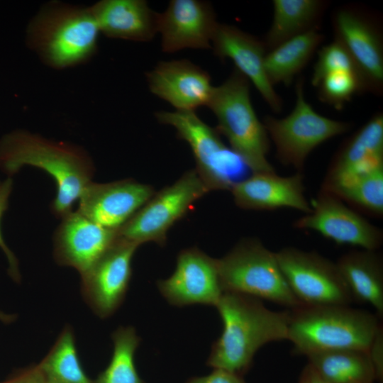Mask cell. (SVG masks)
I'll use <instances>...</instances> for the list:
<instances>
[{"label":"cell","instance_id":"1","mask_svg":"<svg viewBox=\"0 0 383 383\" xmlns=\"http://www.w3.org/2000/svg\"><path fill=\"white\" fill-rule=\"evenodd\" d=\"M28 165L44 170L55 180L57 192L51 209L60 218L73 211L95 170L91 156L81 146L24 129L4 134L0 138V169L11 176Z\"/></svg>","mask_w":383,"mask_h":383},{"label":"cell","instance_id":"35","mask_svg":"<svg viewBox=\"0 0 383 383\" xmlns=\"http://www.w3.org/2000/svg\"><path fill=\"white\" fill-rule=\"evenodd\" d=\"M0 383H48V382L41 372L38 365H34L18 370Z\"/></svg>","mask_w":383,"mask_h":383},{"label":"cell","instance_id":"6","mask_svg":"<svg viewBox=\"0 0 383 383\" xmlns=\"http://www.w3.org/2000/svg\"><path fill=\"white\" fill-rule=\"evenodd\" d=\"M217 260L223 292L243 294L288 309L302 305L289 287L276 252L260 240L243 238Z\"/></svg>","mask_w":383,"mask_h":383},{"label":"cell","instance_id":"27","mask_svg":"<svg viewBox=\"0 0 383 383\" xmlns=\"http://www.w3.org/2000/svg\"><path fill=\"white\" fill-rule=\"evenodd\" d=\"M38 366L48 383H94L81 365L73 330L68 325Z\"/></svg>","mask_w":383,"mask_h":383},{"label":"cell","instance_id":"18","mask_svg":"<svg viewBox=\"0 0 383 383\" xmlns=\"http://www.w3.org/2000/svg\"><path fill=\"white\" fill-rule=\"evenodd\" d=\"M218 23L211 4L199 0H172L157 16V32L164 52L211 48Z\"/></svg>","mask_w":383,"mask_h":383},{"label":"cell","instance_id":"8","mask_svg":"<svg viewBox=\"0 0 383 383\" xmlns=\"http://www.w3.org/2000/svg\"><path fill=\"white\" fill-rule=\"evenodd\" d=\"M155 117L174 128L178 138L188 143L196 160L195 170L209 191H230L234 177L245 165L224 144L216 128L205 123L195 111H161Z\"/></svg>","mask_w":383,"mask_h":383},{"label":"cell","instance_id":"3","mask_svg":"<svg viewBox=\"0 0 383 383\" xmlns=\"http://www.w3.org/2000/svg\"><path fill=\"white\" fill-rule=\"evenodd\" d=\"M100 33L89 7L52 1L29 21L26 44L45 65L64 70L89 62Z\"/></svg>","mask_w":383,"mask_h":383},{"label":"cell","instance_id":"34","mask_svg":"<svg viewBox=\"0 0 383 383\" xmlns=\"http://www.w3.org/2000/svg\"><path fill=\"white\" fill-rule=\"evenodd\" d=\"M186 383H246L243 376L221 369H213L208 375L195 377Z\"/></svg>","mask_w":383,"mask_h":383},{"label":"cell","instance_id":"16","mask_svg":"<svg viewBox=\"0 0 383 383\" xmlns=\"http://www.w3.org/2000/svg\"><path fill=\"white\" fill-rule=\"evenodd\" d=\"M118 231L106 228L77 210L61 218L53 235L57 264L73 267L80 274L94 265L113 245Z\"/></svg>","mask_w":383,"mask_h":383},{"label":"cell","instance_id":"7","mask_svg":"<svg viewBox=\"0 0 383 383\" xmlns=\"http://www.w3.org/2000/svg\"><path fill=\"white\" fill-rule=\"evenodd\" d=\"M296 102L282 118L267 116L262 122L273 142L277 159L302 172L309 154L324 142L348 132L352 123L333 120L317 113L304 97V80L296 84Z\"/></svg>","mask_w":383,"mask_h":383},{"label":"cell","instance_id":"29","mask_svg":"<svg viewBox=\"0 0 383 383\" xmlns=\"http://www.w3.org/2000/svg\"><path fill=\"white\" fill-rule=\"evenodd\" d=\"M348 205L376 218L383 216V166L364 173L331 192Z\"/></svg>","mask_w":383,"mask_h":383},{"label":"cell","instance_id":"31","mask_svg":"<svg viewBox=\"0 0 383 383\" xmlns=\"http://www.w3.org/2000/svg\"><path fill=\"white\" fill-rule=\"evenodd\" d=\"M340 70L358 71L345 48L339 42L334 40L333 42L320 50L314 66L311 84L316 87L324 75L331 72Z\"/></svg>","mask_w":383,"mask_h":383},{"label":"cell","instance_id":"20","mask_svg":"<svg viewBox=\"0 0 383 383\" xmlns=\"http://www.w3.org/2000/svg\"><path fill=\"white\" fill-rule=\"evenodd\" d=\"M383 166V115L377 113L342 145L321 188L333 192L357 177Z\"/></svg>","mask_w":383,"mask_h":383},{"label":"cell","instance_id":"12","mask_svg":"<svg viewBox=\"0 0 383 383\" xmlns=\"http://www.w3.org/2000/svg\"><path fill=\"white\" fill-rule=\"evenodd\" d=\"M138 247L118 235L109 250L81 274L84 299L99 317L111 316L121 305L131 278V262Z\"/></svg>","mask_w":383,"mask_h":383},{"label":"cell","instance_id":"4","mask_svg":"<svg viewBox=\"0 0 383 383\" xmlns=\"http://www.w3.org/2000/svg\"><path fill=\"white\" fill-rule=\"evenodd\" d=\"M379 317L350 305H301L289 309L288 339L295 355L333 350L367 351Z\"/></svg>","mask_w":383,"mask_h":383},{"label":"cell","instance_id":"37","mask_svg":"<svg viewBox=\"0 0 383 383\" xmlns=\"http://www.w3.org/2000/svg\"><path fill=\"white\" fill-rule=\"evenodd\" d=\"M16 318V316L15 314L6 313L0 310V321L3 322L4 323H11L13 322Z\"/></svg>","mask_w":383,"mask_h":383},{"label":"cell","instance_id":"15","mask_svg":"<svg viewBox=\"0 0 383 383\" xmlns=\"http://www.w3.org/2000/svg\"><path fill=\"white\" fill-rule=\"evenodd\" d=\"M155 194L152 187L126 179L109 183L89 182L77 211L106 228L118 231Z\"/></svg>","mask_w":383,"mask_h":383},{"label":"cell","instance_id":"32","mask_svg":"<svg viewBox=\"0 0 383 383\" xmlns=\"http://www.w3.org/2000/svg\"><path fill=\"white\" fill-rule=\"evenodd\" d=\"M13 181L9 177L2 183H0V223L1 218L6 211L9 205V199L12 191ZM0 248L4 252L9 263L8 273L16 282L21 280V274L18 268L17 258L13 252L6 244L3 239L0 229Z\"/></svg>","mask_w":383,"mask_h":383},{"label":"cell","instance_id":"2","mask_svg":"<svg viewBox=\"0 0 383 383\" xmlns=\"http://www.w3.org/2000/svg\"><path fill=\"white\" fill-rule=\"evenodd\" d=\"M223 322L206 364L243 376L265 345L288 339L289 309L273 311L262 300L240 293L223 292L216 305Z\"/></svg>","mask_w":383,"mask_h":383},{"label":"cell","instance_id":"19","mask_svg":"<svg viewBox=\"0 0 383 383\" xmlns=\"http://www.w3.org/2000/svg\"><path fill=\"white\" fill-rule=\"evenodd\" d=\"M230 191L236 206L243 209L272 211L289 208L304 214L311 211V204L305 196L302 172L287 177L275 172L252 173L236 181Z\"/></svg>","mask_w":383,"mask_h":383},{"label":"cell","instance_id":"13","mask_svg":"<svg viewBox=\"0 0 383 383\" xmlns=\"http://www.w3.org/2000/svg\"><path fill=\"white\" fill-rule=\"evenodd\" d=\"M335 40L348 51L361 74L367 91L383 89V44L380 30L369 15L357 9H339L333 19Z\"/></svg>","mask_w":383,"mask_h":383},{"label":"cell","instance_id":"36","mask_svg":"<svg viewBox=\"0 0 383 383\" xmlns=\"http://www.w3.org/2000/svg\"><path fill=\"white\" fill-rule=\"evenodd\" d=\"M297 383H328L309 363L304 367Z\"/></svg>","mask_w":383,"mask_h":383},{"label":"cell","instance_id":"11","mask_svg":"<svg viewBox=\"0 0 383 383\" xmlns=\"http://www.w3.org/2000/svg\"><path fill=\"white\" fill-rule=\"evenodd\" d=\"M311 211L296 220L294 227L311 230L338 245L377 250L383 243V231L348 205L335 194L320 189Z\"/></svg>","mask_w":383,"mask_h":383},{"label":"cell","instance_id":"9","mask_svg":"<svg viewBox=\"0 0 383 383\" xmlns=\"http://www.w3.org/2000/svg\"><path fill=\"white\" fill-rule=\"evenodd\" d=\"M195 169L151 199L118 231L120 238L140 245L154 242L163 245L167 233L191 205L209 192Z\"/></svg>","mask_w":383,"mask_h":383},{"label":"cell","instance_id":"10","mask_svg":"<svg viewBox=\"0 0 383 383\" xmlns=\"http://www.w3.org/2000/svg\"><path fill=\"white\" fill-rule=\"evenodd\" d=\"M291 291L302 305H350L352 296L336 262L316 251L284 247L276 252Z\"/></svg>","mask_w":383,"mask_h":383},{"label":"cell","instance_id":"14","mask_svg":"<svg viewBox=\"0 0 383 383\" xmlns=\"http://www.w3.org/2000/svg\"><path fill=\"white\" fill-rule=\"evenodd\" d=\"M157 287L168 303L176 306L195 304L216 306L223 293L217 259L196 248L179 253L173 274L159 280Z\"/></svg>","mask_w":383,"mask_h":383},{"label":"cell","instance_id":"17","mask_svg":"<svg viewBox=\"0 0 383 383\" xmlns=\"http://www.w3.org/2000/svg\"><path fill=\"white\" fill-rule=\"evenodd\" d=\"M214 54L231 59L236 69L252 82L274 113H280L283 101L267 79L265 69L267 50L263 41L233 26L217 24L211 39Z\"/></svg>","mask_w":383,"mask_h":383},{"label":"cell","instance_id":"5","mask_svg":"<svg viewBox=\"0 0 383 383\" xmlns=\"http://www.w3.org/2000/svg\"><path fill=\"white\" fill-rule=\"evenodd\" d=\"M217 118V131L252 173L275 172L267 159L270 140L253 109L250 82L234 68L213 90L207 104Z\"/></svg>","mask_w":383,"mask_h":383},{"label":"cell","instance_id":"24","mask_svg":"<svg viewBox=\"0 0 383 383\" xmlns=\"http://www.w3.org/2000/svg\"><path fill=\"white\" fill-rule=\"evenodd\" d=\"M271 26L263 40L267 52L282 43L318 28L326 3L320 0H274Z\"/></svg>","mask_w":383,"mask_h":383},{"label":"cell","instance_id":"22","mask_svg":"<svg viewBox=\"0 0 383 383\" xmlns=\"http://www.w3.org/2000/svg\"><path fill=\"white\" fill-rule=\"evenodd\" d=\"M99 32L110 38L151 40L157 33V16L143 0H101L89 6Z\"/></svg>","mask_w":383,"mask_h":383},{"label":"cell","instance_id":"26","mask_svg":"<svg viewBox=\"0 0 383 383\" xmlns=\"http://www.w3.org/2000/svg\"><path fill=\"white\" fill-rule=\"evenodd\" d=\"M308 363L328 383H374L375 372L367 351L342 349L306 356Z\"/></svg>","mask_w":383,"mask_h":383},{"label":"cell","instance_id":"33","mask_svg":"<svg viewBox=\"0 0 383 383\" xmlns=\"http://www.w3.org/2000/svg\"><path fill=\"white\" fill-rule=\"evenodd\" d=\"M367 353L373 366L376 381H383V327L381 324L377 329L367 350Z\"/></svg>","mask_w":383,"mask_h":383},{"label":"cell","instance_id":"30","mask_svg":"<svg viewBox=\"0 0 383 383\" xmlns=\"http://www.w3.org/2000/svg\"><path fill=\"white\" fill-rule=\"evenodd\" d=\"M316 87L320 100L338 110L354 95L367 91L360 74L354 70L331 72L321 79Z\"/></svg>","mask_w":383,"mask_h":383},{"label":"cell","instance_id":"28","mask_svg":"<svg viewBox=\"0 0 383 383\" xmlns=\"http://www.w3.org/2000/svg\"><path fill=\"white\" fill-rule=\"evenodd\" d=\"M113 351L108 366L94 383H145L140 377L134 361L140 338L131 326L119 327L111 335Z\"/></svg>","mask_w":383,"mask_h":383},{"label":"cell","instance_id":"21","mask_svg":"<svg viewBox=\"0 0 383 383\" xmlns=\"http://www.w3.org/2000/svg\"><path fill=\"white\" fill-rule=\"evenodd\" d=\"M146 75L150 91L176 111L207 106L213 90L209 73L187 60L160 62Z\"/></svg>","mask_w":383,"mask_h":383},{"label":"cell","instance_id":"23","mask_svg":"<svg viewBox=\"0 0 383 383\" xmlns=\"http://www.w3.org/2000/svg\"><path fill=\"white\" fill-rule=\"evenodd\" d=\"M336 265L354 301L371 305L383 315V258L377 250H353Z\"/></svg>","mask_w":383,"mask_h":383},{"label":"cell","instance_id":"25","mask_svg":"<svg viewBox=\"0 0 383 383\" xmlns=\"http://www.w3.org/2000/svg\"><path fill=\"white\" fill-rule=\"evenodd\" d=\"M318 28L292 38L270 51L265 59V69L268 80L274 87L289 85L294 77L309 63L323 40Z\"/></svg>","mask_w":383,"mask_h":383}]
</instances>
